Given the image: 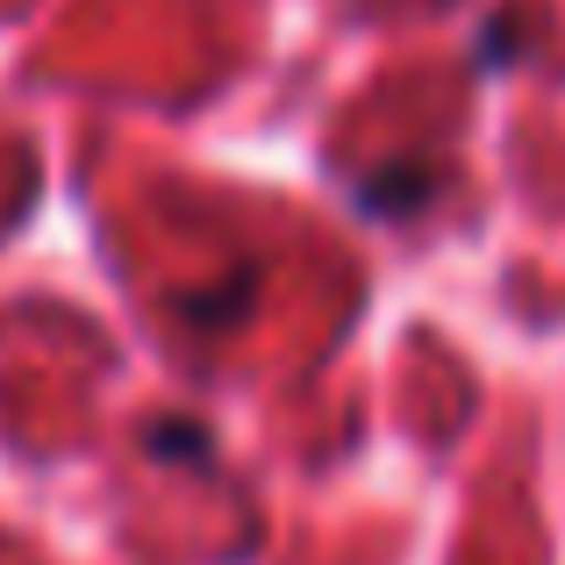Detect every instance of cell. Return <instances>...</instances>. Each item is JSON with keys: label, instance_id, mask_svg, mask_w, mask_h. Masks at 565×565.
Wrapping results in <instances>:
<instances>
[{"label": "cell", "instance_id": "6da1fadb", "mask_svg": "<svg viewBox=\"0 0 565 565\" xmlns=\"http://www.w3.org/2000/svg\"><path fill=\"white\" fill-rule=\"evenodd\" d=\"M437 186H444L437 158H386L380 172L351 180V207H359L365 222H408V215H423V207L437 201Z\"/></svg>", "mask_w": 565, "mask_h": 565}, {"label": "cell", "instance_id": "7a4b0ae2", "mask_svg": "<svg viewBox=\"0 0 565 565\" xmlns=\"http://www.w3.org/2000/svg\"><path fill=\"white\" fill-rule=\"evenodd\" d=\"M250 301H258V265H236V273L215 279L207 294H180V316L193 330H236V322L250 316Z\"/></svg>", "mask_w": 565, "mask_h": 565}, {"label": "cell", "instance_id": "3957f363", "mask_svg": "<svg viewBox=\"0 0 565 565\" xmlns=\"http://www.w3.org/2000/svg\"><path fill=\"white\" fill-rule=\"evenodd\" d=\"M143 451H151L158 466H193V472L215 466V437H207V423H193V415H166V423H151V429H143Z\"/></svg>", "mask_w": 565, "mask_h": 565}]
</instances>
